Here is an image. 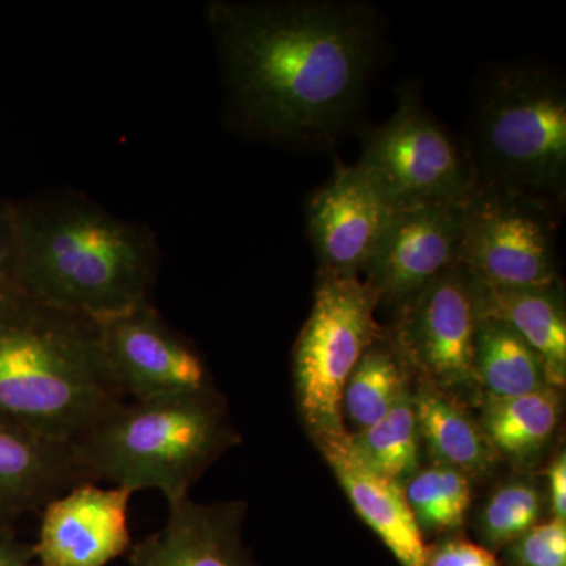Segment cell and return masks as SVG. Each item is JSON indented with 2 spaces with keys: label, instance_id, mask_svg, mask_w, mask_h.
<instances>
[{
  "label": "cell",
  "instance_id": "f1b7e54d",
  "mask_svg": "<svg viewBox=\"0 0 566 566\" xmlns=\"http://www.w3.org/2000/svg\"><path fill=\"white\" fill-rule=\"evenodd\" d=\"M547 486H549L553 517L566 521V455L564 450L557 453L547 469Z\"/></svg>",
  "mask_w": 566,
  "mask_h": 566
},
{
  "label": "cell",
  "instance_id": "5bb4252c",
  "mask_svg": "<svg viewBox=\"0 0 566 566\" xmlns=\"http://www.w3.org/2000/svg\"><path fill=\"white\" fill-rule=\"evenodd\" d=\"M84 483L93 482L74 442L0 416V523L11 526Z\"/></svg>",
  "mask_w": 566,
  "mask_h": 566
},
{
  "label": "cell",
  "instance_id": "603a6c76",
  "mask_svg": "<svg viewBox=\"0 0 566 566\" xmlns=\"http://www.w3.org/2000/svg\"><path fill=\"white\" fill-rule=\"evenodd\" d=\"M406 501L422 534H452L464 526L471 479L442 464L419 469L403 482Z\"/></svg>",
  "mask_w": 566,
  "mask_h": 566
},
{
  "label": "cell",
  "instance_id": "7c38bea8",
  "mask_svg": "<svg viewBox=\"0 0 566 566\" xmlns=\"http://www.w3.org/2000/svg\"><path fill=\"white\" fill-rule=\"evenodd\" d=\"M390 210L356 164L337 163L305 205V227L322 277H359Z\"/></svg>",
  "mask_w": 566,
  "mask_h": 566
},
{
  "label": "cell",
  "instance_id": "4316f807",
  "mask_svg": "<svg viewBox=\"0 0 566 566\" xmlns=\"http://www.w3.org/2000/svg\"><path fill=\"white\" fill-rule=\"evenodd\" d=\"M18 226L14 203L0 202V293L17 285Z\"/></svg>",
  "mask_w": 566,
  "mask_h": 566
},
{
  "label": "cell",
  "instance_id": "4fadbf2b",
  "mask_svg": "<svg viewBox=\"0 0 566 566\" xmlns=\"http://www.w3.org/2000/svg\"><path fill=\"white\" fill-rule=\"evenodd\" d=\"M125 488L84 483L43 509L33 545L40 566H107L132 549L129 502Z\"/></svg>",
  "mask_w": 566,
  "mask_h": 566
},
{
  "label": "cell",
  "instance_id": "cb8c5ba5",
  "mask_svg": "<svg viewBox=\"0 0 566 566\" xmlns=\"http://www.w3.org/2000/svg\"><path fill=\"white\" fill-rule=\"evenodd\" d=\"M543 495L531 480H512L488 497L479 513L480 538L488 549H501L539 523Z\"/></svg>",
  "mask_w": 566,
  "mask_h": 566
},
{
  "label": "cell",
  "instance_id": "ba28073f",
  "mask_svg": "<svg viewBox=\"0 0 566 566\" xmlns=\"http://www.w3.org/2000/svg\"><path fill=\"white\" fill-rule=\"evenodd\" d=\"M461 210V264L476 281L493 289L562 283L557 207L510 189L475 188Z\"/></svg>",
  "mask_w": 566,
  "mask_h": 566
},
{
  "label": "cell",
  "instance_id": "30bf717a",
  "mask_svg": "<svg viewBox=\"0 0 566 566\" xmlns=\"http://www.w3.org/2000/svg\"><path fill=\"white\" fill-rule=\"evenodd\" d=\"M95 323L104 356L126 398L151 400L216 389L197 346L175 331L151 301Z\"/></svg>",
  "mask_w": 566,
  "mask_h": 566
},
{
  "label": "cell",
  "instance_id": "8fae6325",
  "mask_svg": "<svg viewBox=\"0 0 566 566\" xmlns=\"http://www.w3.org/2000/svg\"><path fill=\"white\" fill-rule=\"evenodd\" d=\"M461 207L463 203H439L390 211L364 270L379 305L400 311L428 283L461 263Z\"/></svg>",
  "mask_w": 566,
  "mask_h": 566
},
{
  "label": "cell",
  "instance_id": "2e32d148",
  "mask_svg": "<svg viewBox=\"0 0 566 566\" xmlns=\"http://www.w3.org/2000/svg\"><path fill=\"white\" fill-rule=\"evenodd\" d=\"M314 442L357 515L395 560L400 566H427L428 546L406 501L403 483L375 471L357 452L348 431L319 436Z\"/></svg>",
  "mask_w": 566,
  "mask_h": 566
},
{
  "label": "cell",
  "instance_id": "277c9868",
  "mask_svg": "<svg viewBox=\"0 0 566 566\" xmlns=\"http://www.w3.org/2000/svg\"><path fill=\"white\" fill-rule=\"evenodd\" d=\"M464 145L475 188L527 193L564 211L566 84L538 62L494 63L480 71Z\"/></svg>",
  "mask_w": 566,
  "mask_h": 566
},
{
  "label": "cell",
  "instance_id": "e0dca14e",
  "mask_svg": "<svg viewBox=\"0 0 566 566\" xmlns=\"http://www.w3.org/2000/svg\"><path fill=\"white\" fill-rule=\"evenodd\" d=\"M479 282V281H476ZM480 318L512 327L545 364L554 389L566 385V311L562 283L539 289H493L479 282Z\"/></svg>",
  "mask_w": 566,
  "mask_h": 566
},
{
  "label": "cell",
  "instance_id": "484cf974",
  "mask_svg": "<svg viewBox=\"0 0 566 566\" xmlns=\"http://www.w3.org/2000/svg\"><path fill=\"white\" fill-rule=\"evenodd\" d=\"M427 566H505L486 546L452 536L428 546Z\"/></svg>",
  "mask_w": 566,
  "mask_h": 566
},
{
  "label": "cell",
  "instance_id": "ac0fdd59",
  "mask_svg": "<svg viewBox=\"0 0 566 566\" xmlns=\"http://www.w3.org/2000/svg\"><path fill=\"white\" fill-rule=\"evenodd\" d=\"M412 403L419 441L434 464L457 469L469 479L493 471L499 455L460 401L420 379Z\"/></svg>",
  "mask_w": 566,
  "mask_h": 566
},
{
  "label": "cell",
  "instance_id": "8992f818",
  "mask_svg": "<svg viewBox=\"0 0 566 566\" xmlns=\"http://www.w3.org/2000/svg\"><path fill=\"white\" fill-rule=\"evenodd\" d=\"M356 167L390 211L463 203L475 189L464 140L427 109L416 85L401 88L389 120L364 129Z\"/></svg>",
  "mask_w": 566,
  "mask_h": 566
},
{
  "label": "cell",
  "instance_id": "7a4b0ae2",
  "mask_svg": "<svg viewBox=\"0 0 566 566\" xmlns=\"http://www.w3.org/2000/svg\"><path fill=\"white\" fill-rule=\"evenodd\" d=\"M14 208L22 292L92 319L151 301L159 252L144 223L117 218L71 189H51Z\"/></svg>",
  "mask_w": 566,
  "mask_h": 566
},
{
  "label": "cell",
  "instance_id": "d4e9b609",
  "mask_svg": "<svg viewBox=\"0 0 566 566\" xmlns=\"http://www.w3.org/2000/svg\"><path fill=\"white\" fill-rule=\"evenodd\" d=\"M505 551V566H566V521L538 523Z\"/></svg>",
  "mask_w": 566,
  "mask_h": 566
},
{
  "label": "cell",
  "instance_id": "7402d4cb",
  "mask_svg": "<svg viewBox=\"0 0 566 566\" xmlns=\"http://www.w3.org/2000/svg\"><path fill=\"white\" fill-rule=\"evenodd\" d=\"M349 438L360 457L379 474L403 483L419 471L420 441L411 387H406L379 422Z\"/></svg>",
  "mask_w": 566,
  "mask_h": 566
},
{
  "label": "cell",
  "instance_id": "6da1fadb",
  "mask_svg": "<svg viewBox=\"0 0 566 566\" xmlns=\"http://www.w3.org/2000/svg\"><path fill=\"white\" fill-rule=\"evenodd\" d=\"M227 103L245 133L333 148L359 120L385 55L381 11L359 0L208 3Z\"/></svg>",
  "mask_w": 566,
  "mask_h": 566
},
{
  "label": "cell",
  "instance_id": "f546056e",
  "mask_svg": "<svg viewBox=\"0 0 566 566\" xmlns=\"http://www.w3.org/2000/svg\"><path fill=\"white\" fill-rule=\"evenodd\" d=\"M32 566H36V565H32Z\"/></svg>",
  "mask_w": 566,
  "mask_h": 566
},
{
  "label": "cell",
  "instance_id": "5b68a950",
  "mask_svg": "<svg viewBox=\"0 0 566 566\" xmlns=\"http://www.w3.org/2000/svg\"><path fill=\"white\" fill-rule=\"evenodd\" d=\"M238 436L218 390L126 400L74 442L93 483L136 493L158 490L169 506L237 444Z\"/></svg>",
  "mask_w": 566,
  "mask_h": 566
},
{
  "label": "cell",
  "instance_id": "52a82bcc",
  "mask_svg": "<svg viewBox=\"0 0 566 566\" xmlns=\"http://www.w3.org/2000/svg\"><path fill=\"white\" fill-rule=\"evenodd\" d=\"M379 296L359 277L318 275L311 315L294 344V395L312 439L346 431L342 395L349 375L381 337Z\"/></svg>",
  "mask_w": 566,
  "mask_h": 566
},
{
  "label": "cell",
  "instance_id": "9c48e42d",
  "mask_svg": "<svg viewBox=\"0 0 566 566\" xmlns=\"http://www.w3.org/2000/svg\"><path fill=\"white\" fill-rule=\"evenodd\" d=\"M479 322V282L460 263L397 312L390 338L422 381L460 403L469 397L482 401L474 364Z\"/></svg>",
  "mask_w": 566,
  "mask_h": 566
},
{
  "label": "cell",
  "instance_id": "d6986e66",
  "mask_svg": "<svg viewBox=\"0 0 566 566\" xmlns=\"http://www.w3.org/2000/svg\"><path fill=\"white\" fill-rule=\"evenodd\" d=\"M560 415V394L546 387L523 397H483L479 424L499 458L526 465L534 463L549 444Z\"/></svg>",
  "mask_w": 566,
  "mask_h": 566
},
{
  "label": "cell",
  "instance_id": "44dd1931",
  "mask_svg": "<svg viewBox=\"0 0 566 566\" xmlns=\"http://www.w3.org/2000/svg\"><path fill=\"white\" fill-rule=\"evenodd\" d=\"M406 367L389 335L382 334L368 346L342 395L344 422L348 419L356 433L379 422L409 386Z\"/></svg>",
  "mask_w": 566,
  "mask_h": 566
},
{
  "label": "cell",
  "instance_id": "ffe728a7",
  "mask_svg": "<svg viewBox=\"0 0 566 566\" xmlns=\"http://www.w3.org/2000/svg\"><path fill=\"white\" fill-rule=\"evenodd\" d=\"M474 364L482 398L523 397L551 387L542 357L499 319L480 318Z\"/></svg>",
  "mask_w": 566,
  "mask_h": 566
},
{
  "label": "cell",
  "instance_id": "83f0119b",
  "mask_svg": "<svg viewBox=\"0 0 566 566\" xmlns=\"http://www.w3.org/2000/svg\"><path fill=\"white\" fill-rule=\"evenodd\" d=\"M33 562V545L20 542L10 524L0 523V566H32Z\"/></svg>",
  "mask_w": 566,
  "mask_h": 566
},
{
  "label": "cell",
  "instance_id": "3957f363",
  "mask_svg": "<svg viewBox=\"0 0 566 566\" xmlns=\"http://www.w3.org/2000/svg\"><path fill=\"white\" fill-rule=\"evenodd\" d=\"M126 400L95 319L0 293V416L76 442Z\"/></svg>",
  "mask_w": 566,
  "mask_h": 566
},
{
  "label": "cell",
  "instance_id": "9a60e30c",
  "mask_svg": "<svg viewBox=\"0 0 566 566\" xmlns=\"http://www.w3.org/2000/svg\"><path fill=\"white\" fill-rule=\"evenodd\" d=\"M245 504L169 506L166 524L129 549V566H256L243 543Z\"/></svg>",
  "mask_w": 566,
  "mask_h": 566
}]
</instances>
